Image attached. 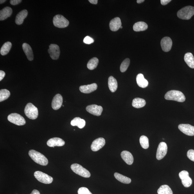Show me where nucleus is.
I'll list each match as a JSON object with an SVG mask.
<instances>
[{
	"label": "nucleus",
	"instance_id": "obj_1",
	"mask_svg": "<svg viewBox=\"0 0 194 194\" xmlns=\"http://www.w3.org/2000/svg\"><path fill=\"white\" fill-rule=\"evenodd\" d=\"M29 156L34 161L42 166H46L48 164V161L45 156L35 150H31L29 152Z\"/></svg>",
	"mask_w": 194,
	"mask_h": 194
},
{
	"label": "nucleus",
	"instance_id": "obj_2",
	"mask_svg": "<svg viewBox=\"0 0 194 194\" xmlns=\"http://www.w3.org/2000/svg\"><path fill=\"white\" fill-rule=\"evenodd\" d=\"M167 100H174L179 102H183L186 100V97L182 92L177 90H170L165 95Z\"/></svg>",
	"mask_w": 194,
	"mask_h": 194
},
{
	"label": "nucleus",
	"instance_id": "obj_3",
	"mask_svg": "<svg viewBox=\"0 0 194 194\" xmlns=\"http://www.w3.org/2000/svg\"><path fill=\"white\" fill-rule=\"evenodd\" d=\"M194 15V7L188 6L183 7L178 11L177 16L180 19L188 20Z\"/></svg>",
	"mask_w": 194,
	"mask_h": 194
},
{
	"label": "nucleus",
	"instance_id": "obj_4",
	"mask_svg": "<svg viewBox=\"0 0 194 194\" xmlns=\"http://www.w3.org/2000/svg\"><path fill=\"white\" fill-rule=\"evenodd\" d=\"M24 112L26 116L29 119L33 120L37 118L38 116L37 108L32 103H29L27 104L25 108Z\"/></svg>",
	"mask_w": 194,
	"mask_h": 194
},
{
	"label": "nucleus",
	"instance_id": "obj_5",
	"mask_svg": "<svg viewBox=\"0 0 194 194\" xmlns=\"http://www.w3.org/2000/svg\"><path fill=\"white\" fill-rule=\"evenodd\" d=\"M71 169L74 173L78 175L85 178H89L91 176L89 171L86 170L80 165L73 164L71 166Z\"/></svg>",
	"mask_w": 194,
	"mask_h": 194
},
{
	"label": "nucleus",
	"instance_id": "obj_6",
	"mask_svg": "<svg viewBox=\"0 0 194 194\" xmlns=\"http://www.w3.org/2000/svg\"><path fill=\"white\" fill-rule=\"evenodd\" d=\"M53 23L54 26L60 28H64L68 26L69 22L62 15H58L53 18Z\"/></svg>",
	"mask_w": 194,
	"mask_h": 194
},
{
	"label": "nucleus",
	"instance_id": "obj_7",
	"mask_svg": "<svg viewBox=\"0 0 194 194\" xmlns=\"http://www.w3.org/2000/svg\"><path fill=\"white\" fill-rule=\"evenodd\" d=\"M34 177L38 181L42 183L49 184L53 181V178L43 173L42 171H36L34 174Z\"/></svg>",
	"mask_w": 194,
	"mask_h": 194
},
{
	"label": "nucleus",
	"instance_id": "obj_8",
	"mask_svg": "<svg viewBox=\"0 0 194 194\" xmlns=\"http://www.w3.org/2000/svg\"><path fill=\"white\" fill-rule=\"evenodd\" d=\"M7 119L10 122L17 126L24 125L26 122L24 117L17 113H12L9 115Z\"/></svg>",
	"mask_w": 194,
	"mask_h": 194
},
{
	"label": "nucleus",
	"instance_id": "obj_9",
	"mask_svg": "<svg viewBox=\"0 0 194 194\" xmlns=\"http://www.w3.org/2000/svg\"><path fill=\"white\" fill-rule=\"evenodd\" d=\"M48 53L53 60H57L60 55V47L57 45L51 44L49 46Z\"/></svg>",
	"mask_w": 194,
	"mask_h": 194
},
{
	"label": "nucleus",
	"instance_id": "obj_10",
	"mask_svg": "<svg viewBox=\"0 0 194 194\" xmlns=\"http://www.w3.org/2000/svg\"><path fill=\"white\" fill-rule=\"evenodd\" d=\"M168 147L164 142H161L158 147L156 157L158 160H161L163 158L167 152Z\"/></svg>",
	"mask_w": 194,
	"mask_h": 194
},
{
	"label": "nucleus",
	"instance_id": "obj_11",
	"mask_svg": "<svg viewBox=\"0 0 194 194\" xmlns=\"http://www.w3.org/2000/svg\"><path fill=\"white\" fill-rule=\"evenodd\" d=\"M179 177L182 180V182L183 185L185 187H190L192 184V180L189 177V174L188 171L183 170L179 173Z\"/></svg>",
	"mask_w": 194,
	"mask_h": 194
},
{
	"label": "nucleus",
	"instance_id": "obj_12",
	"mask_svg": "<svg viewBox=\"0 0 194 194\" xmlns=\"http://www.w3.org/2000/svg\"><path fill=\"white\" fill-rule=\"evenodd\" d=\"M178 128L184 134L189 136H194V126L189 124H180Z\"/></svg>",
	"mask_w": 194,
	"mask_h": 194
},
{
	"label": "nucleus",
	"instance_id": "obj_13",
	"mask_svg": "<svg viewBox=\"0 0 194 194\" xmlns=\"http://www.w3.org/2000/svg\"><path fill=\"white\" fill-rule=\"evenodd\" d=\"M86 110L87 112L94 116H99L102 113L103 108L101 106L91 105L88 106L86 108Z\"/></svg>",
	"mask_w": 194,
	"mask_h": 194
},
{
	"label": "nucleus",
	"instance_id": "obj_14",
	"mask_svg": "<svg viewBox=\"0 0 194 194\" xmlns=\"http://www.w3.org/2000/svg\"><path fill=\"white\" fill-rule=\"evenodd\" d=\"M105 144V141L103 138L97 139L92 142L91 146V149L94 152H97L103 147Z\"/></svg>",
	"mask_w": 194,
	"mask_h": 194
},
{
	"label": "nucleus",
	"instance_id": "obj_15",
	"mask_svg": "<svg viewBox=\"0 0 194 194\" xmlns=\"http://www.w3.org/2000/svg\"><path fill=\"white\" fill-rule=\"evenodd\" d=\"M173 42L171 38L165 37L162 39L161 46L162 51L165 52H168L170 51L172 46Z\"/></svg>",
	"mask_w": 194,
	"mask_h": 194
},
{
	"label": "nucleus",
	"instance_id": "obj_16",
	"mask_svg": "<svg viewBox=\"0 0 194 194\" xmlns=\"http://www.w3.org/2000/svg\"><path fill=\"white\" fill-rule=\"evenodd\" d=\"M63 97L60 94H57L54 97L51 103V107L55 110L60 109L63 103Z\"/></svg>",
	"mask_w": 194,
	"mask_h": 194
},
{
	"label": "nucleus",
	"instance_id": "obj_17",
	"mask_svg": "<svg viewBox=\"0 0 194 194\" xmlns=\"http://www.w3.org/2000/svg\"><path fill=\"white\" fill-rule=\"evenodd\" d=\"M65 143L64 140L58 137H55L49 139L47 142V145L50 147L55 146H62Z\"/></svg>",
	"mask_w": 194,
	"mask_h": 194
},
{
	"label": "nucleus",
	"instance_id": "obj_18",
	"mask_svg": "<svg viewBox=\"0 0 194 194\" xmlns=\"http://www.w3.org/2000/svg\"><path fill=\"white\" fill-rule=\"evenodd\" d=\"M98 85L95 83L92 84L81 86L79 89L81 92L85 94H89L93 92L97 89Z\"/></svg>",
	"mask_w": 194,
	"mask_h": 194
},
{
	"label": "nucleus",
	"instance_id": "obj_19",
	"mask_svg": "<svg viewBox=\"0 0 194 194\" xmlns=\"http://www.w3.org/2000/svg\"><path fill=\"white\" fill-rule=\"evenodd\" d=\"M121 26V20L119 17H117L110 21L109 27L110 30L112 31H118Z\"/></svg>",
	"mask_w": 194,
	"mask_h": 194
},
{
	"label": "nucleus",
	"instance_id": "obj_20",
	"mask_svg": "<svg viewBox=\"0 0 194 194\" xmlns=\"http://www.w3.org/2000/svg\"><path fill=\"white\" fill-rule=\"evenodd\" d=\"M22 49L28 60L32 61L33 59V55L32 48L29 44L24 43L22 45Z\"/></svg>",
	"mask_w": 194,
	"mask_h": 194
},
{
	"label": "nucleus",
	"instance_id": "obj_21",
	"mask_svg": "<svg viewBox=\"0 0 194 194\" xmlns=\"http://www.w3.org/2000/svg\"><path fill=\"white\" fill-rule=\"evenodd\" d=\"M121 156L126 163L129 165H132L134 162V159L133 155L129 152L124 151L121 153Z\"/></svg>",
	"mask_w": 194,
	"mask_h": 194
},
{
	"label": "nucleus",
	"instance_id": "obj_22",
	"mask_svg": "<svg viewBox=\"0 0 194 194\" xmlns=\"http://www.w3.org/2000/svg\"><path fill=\"white\" fill-rule=\"evenodd\" d=\"M12 13V10L9 7H6L0 11V20L3 21L11 16Z\"/></svg>",
	"mask_w": 194,
	"mask_h": 194
},
{
	"label": "nucleus",
	"instance_id": "obj_23",
	"mask_svg": "<svg viewBox=\"0 0 194 194\" xmlns=\"http://www.w3.org/2000/svg\"><path fill=\"white\" fill-rule=\"evenodd\" d=\"M28 11L26 10H22L15 17V23L20 25L23 23L24 20L28 16Z\"/></svg>",
	"mask_w": 194,
	"mask_h": 194
},
{
	"label": "nucleus",
	"instance_id": "obj_24",
	"mask_svg": "<svg viewBox=\"0 0 194 194\" xmlns=\"http://www.w3.org/2000/svg\"><path fill=\"white\" fill-rule=\"evenodd\" d=\"M137 83L139 86L143 88H145L148 86V81L144 78L143 74L139 73L137 76Z\"/></svg>",
	"mask_w": 194,
	"mask_h": 194
},
{
	"label": "nucleus",
	"instance_id": "obj_25",
	"mask_svg": "<svg viewBox=\"0 0 194 194\" xmlns=\"http://www.w3.org/2000/svg\"><path fill=\"white\" fill-rule=\"evenodd\" d=\"M108 84L110 91L114 92L116 91L118 88V83L116 79L113 76L109 77L108 78Z\"/></svg>",
	"mask_w": 194,
	"mask_h": 194
},
{
	"label": "nucleus",
	"instance_id": "obj_26",
	"mask_svg": "<svg viewBox=\"0 0 194 194\" xmlns=\"http://www.w3.org/2000/svg\"><path fill=\"white\" fill-rule=\"evenodd\" d=\"M148 28L147 24L143 22H138L135 23L133 26V29L136 32L145 31Z\"/></svg>",
	"mask_w": 194,
	"mask_h": 194
},
{
	"label": "nucleus",
	"instance_id": "obj_27",
	"mask_svg": "<svg viewBox=\"0 0 194 194\" xmlns=\"http://www.w3.org/2000/svg\"><path fill=\"white\" fill-rule=\"evenodd\" d=\"M184 60L188 66L191 68H194V57L192 54L187 53L184 55Z\"/></svg>",
	"mask_w": 194,
	"mask_h": 194
},
{
	"label": "nucleus",
	"instance_id": "obj_28",
	"mask_svg": "<svg viewBox=\"0 0 194 194\" xmlns=\"http://www.w3.org/2000/svg\"><path fill=\"white\" fill-rule=\"evenodd\" d=\"M146 104V101L144 99L140 98H136L133 100L132 105L133 107L136 108H143Z\"/></svg>",
	"mask_w": 194,
	"mask_h": 194
},
{
	"label": "nucleus",
	"instance_id": "obj_29",
	"mask_svg": "<svg viewBox=\"0 0 194 194\" xmlns=\"http://www.w3.org/2000/svg\"><path fill=\"white\" fill-rule=\"evenodd\" d=\"M114 177L119 181L125 184H130L131 182L130 178L125 176L118 173H114Z\"/></svg>",
	"mask_w": 194,
	"mask_h": 194
},
{
	"label": "nucleus",
	"instance_id": "obj_30",
	"mask_svg": "<svg viewBox=\"0 0 194 194\" xmlns=\"http://www.w3.org/2000/svg\"><path fill=\"white\" fill-rule=\"evenodd\" d=\"M12 43L10 42H7L2 46L1 49V55H5L8 53L12 47Z\"/></svg>",
	"mask_w": 194,
	"mask_h": 194
},
{
	"label": "nucleus",
	"instance_id": "obj_31",
	"mask_svg": "<svg viewBox=\"0 0 194 194\" xmlns=\"http://www.w3.org/2000/svg\"><path fill=\"white\" fill-rule=\"evenodd\" d=\"M157 193L158 194H173L172 190L167 185H163L160 187L158 189Z\"/></svg>",
	"mask_w": 194,
	"mask_h": 194
},
{
	"label": "nucleus",
	"instance_id": "obj_32",
	"mask_svg": "<svg viewBox=\"0 0 194 194\" xmlns=\"http://www.w3.org/2000/svg\"><path fill=\"white\" fill-rule=\"evenodd\" d=\"M99 63L98 58L94 57L91 59L87 63V68L90 70H93L96 68Z\"/></svg>",
	"mask_w": 194,
	"mask_h": 194
},
{
	"label": "nucleus",
	"instance_id": "obj_33",
	"mask_svg": "<svg viewBox=\"0 0 194 194\" xmlns=\"http://www.w3.org/2000/svg\"><path fill=\"white\" fill-rule=\"evenodd\" d=\"M10 92L7 89H2L0 90V102L6 100L10 96Z\"/></svg>",
	"mask_w": 194,
	"mask_h": 194
},
{
	"label": "nucleus",
	"instance_id": "obj_34",
	"mask_svg": "<svg viewBox=\"0 0 194 194\" xmlns=\"http://www.w3.org/2000/svg\"><path fill=\"white\" fill-rule=\"evenodd\" d=\"M139 142L140 143L142 147L145 149H148L149 144L148 139L147 137L145 136H142L139 139Z\"/></svg>",
	"mask_w": 194,
	"mask_h": 194
},
{
	"label": "nucleus",
	"instance_id": "obj_35",
	"mask_svg": "<svg viewBox=\"0 0 194 194\" xmlns=\"http://www.w3.org/2000/svg\"><path fill=\"white\" fill-rule=\"evenodd\" d=\"M130 60L129 58H126L122 62L120 66V71L121 73H124L127 71L130 64Z\"/></svg>",
	"mask_w": 194,
	"mask_h": 194
},
{
	"label": "nucleus",
	"instance_id": "obj_36",
	"mask_svg": "<svg viewBox=\"0 0 194 194\" xmlns=\"http://www.w3.org/2000/svg\"><path fill=\"white\" fill-rule=\"evenodd\" d=\"M78 193V194H92L88 189L84 187H81L79 189Z\"/></svg>",
	"mask_w": 194,
	"mask_h": 194
},
{
	"label": "nucleus",
	"instance_id": "obj_37",
	"mask_svg": "<svg viewBox=\"0 0 194 194\" xmlns=\"http://www.w3.org/2000/svg\"><path fill=\"white\" fill-rule=\"evenodd\" d=\"M187 156L191 161L194 162V150H189L187 153Z\"/></svg>",
	"mask_w": 194,
	"mask_h": 194
},
{
	"label": "nucleus",
	"instance_id": "obj_38",
	"mask_svg": "<svg viewBox=\"0 0 194 194\" xmlns=\"http://www.w3.org/2000/svg\"><path fill=\"white\" fill-rule=\"evenodd\" d=\"M94 40L92 38L90 37L89 36H87L86 37L84 40H83V42L85 43L90 44L94 42Z\"/></svg>",
	"mask_w": 194,
	"mask_h": 194
},
{
	"label": "nucleus",
	"instance_id": "obj_39",
	"mask_svg": "<svg viewBox=\"0 0 194 194\" xmlns=\"http://www.w3.org/2000/svg\"><path fill=\"white\" fill-rule=\"evenodd\" d=\"M81 118L80 117H76L71 121V124L72 126H77Z\"/></svg>",
	"mask_w": 194,
	"mask_h": 194
},
{
	"label": "nucleus",
	"instance_id": "obj_40",
	"mask_svg": "<svg viewBox=\"0 0 194 194\" xmlns=\"http://www.w3.org/2000/svg\"><path fill=\"white\" fill-rule=\"evenodd\" d=\"M85 125L86 121L85 120L83 119H81L79 123L78 124L77 127L79 128H80V129H82V128L85 127Z\"/></svg>",
	"mask_w": 194,
	"mask_h": 194
},
{
	"label": "nucleus",
	"instance_id": "obj_41",
	"mask_svg": "<svg viewBox=\"0 0 194 194\" xmlns=\"http://www.w3.org/2000/svg\"><path fill=\"white\" fill-rule=\"evenodd\" d=\"M21 0H11L10 3L11 5L15 6L21 3Z\"/></svg>",
	"mask_w": 194,
	"mask_h": 194
},
{
	"label": "nucleus",
	"instance_id": "obj_42",
	"mask_svg": "<svg viewBox=\"0 0 194 194\" xmlns=\"http://www.w3.org/2000/svg\"><path fill=\"white\" fill-rule=\"evenodd\" d=\"M171 1V0H161V3L162 5H166Z\"/></svg>",
	"mask_w": 194,
	"mask_h": 194
},
{
	"label": "nucleus",
	"instance_id": "obj_43",
	"mask_svg": "<svg viewBox=\"0 0 194 194\" xmlns=\"http://www.w3.org/2000/svg\"><path fill=\"white\" fill-rule=\"evenodd\" d=\"M5 72L3 71H0V81H1L3 79L5 76Z\"/></svg>",
	"mask_w": 194,
	"mask_h": 194
},
{
	"label": "nucleus",
	"instance_id": "obj_44",
	"mask_svg": "<svg viewBox=\"0 0 194 194\" xmlns=\"http://www.w3.org/2000/svg\"><path fill=\"white\" fill-rule=\"evenodd\" d=\"M89 1L90 3L94 4H96L98 2V0H89Z\"/></svg>",
	"mask_w": 194,
	"mask_h": 194
},
{
	"label": "nucleus",
	"instance_id": "obj_45",
	"mask_svg": "<svg viewBox=\"0 0 194 194\" xmlns=\"http://www.w3.org/2000/svg\"><path fill=\"white\" fill-rule=\"evenodd\" d=\"M30 194H40L39 192L36 189H34Z\"/></svg>",
	"mask_w": 194,
	"mask_h": 194
},
{
	"label": "nucleus",
	"instance_id": "obj_46",
	"mask_svg": "<svg viewBox=\"0 0 194 194\" xmlns=\"http://www.w3.org/2000/svg\"><path fill=\"white\" fill-rule=\"evenodd\" d=\"M145 1L144 0H137V3L140 4L143 3Z\"/></svg>",
	"mask_w": 194,
	"mask_h": 194
},
{
	"label": "nucleus",
	"instance_id": "obj_47",
	"mask_svg": "<svg viewBox=\"0 0 194 194\" xmlns=\"http://www.w3.org/2000/svg\"><path fill=\"white\" fill-rule=\"evenodd\" d=\"M6 1V0H1V1H0V3H1V4L3 3H4V2H5Z\"/></svg>",
	"mask_w": 194,
	"mask_h": 194
},
{
	"label": "nucleus",
	"instance_id": "obj_48",
	"mask_svg": "<svg viewBox=\"0 0 194 194\" xmlns=\"http://www.w3.org/2000/svg\"><path fill=\"white\" fill-rule=\"evenodd\" d=\"M122 28H123V27H122V26H121V27L120 28H121V29H122Z\"/></svg>",
	"mask_w": 194,
	"mask_h": 194
},
{
	"label": "nucleus",
	"instance_id": "obj_49",
	"mask_svg": "<svg viewBox=\"0 0 194 194\" xmlns=\"http://www.w3.org/2000/svg\"><path fill=\"white\" fill-rule=\"evenodd\" d=\"M62 106H63V107H64V105H62Z\"/></svg>",
	"mask_w": 194,
	"mask_h": 194
}]
</instances>
